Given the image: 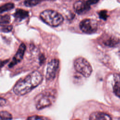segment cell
Masks as SVG:
<instances>
[{
	"label": "cell",
	"instance_id": "6da1fadb",
	"mask_svg": "<svg viewBox=\"0 0 120 120\" xmlns=\"http://www.w3.org/2000/svg\"><path fill=\"white\" fill-rule=\"evenodd\" d=\"M43 80L41 73L35 71L19 80L13 88L14 93L19 96L25 95L40 84Z\"/></svg>",
	"mask_w": 120,
	"mask_h": 120
},
{
	"label": "cell",
	"instance_id": "2e32d148",
	"mask_svg": "<svg viewBox=\"0 0 120 120\" xmlns=\"http://www.w3.org/2000/svg\"><path fill=\"white\" fill-rule=\"evenodd\" d=\"M10 16L8 15H1L0 17V23L1 24H8L10 22Z\"/></svg>",
	"mask_w": 120,
	"mask_h": 120
},
{
	"label": "cell",
	"instance_id": "30bf717a",
	"mask_svg": "<svg viewBox=\"0 0 120 120\" xmlns=\"http://www.w3.org/2000/svg\"><path fill=\"white\" fill-rule=\"evenodd\" d=\"M113 78V91L115 95L120 98V74H115Z\"/></svg>",
	"mask_w": 120,
	"mask_h": 120
},
{
	"label": "cell",
	"instance_id": "52a82bcc",
	"mask_svg": "<svg viewBox=\"0 0 120 120\" xmlns=\"http://www.w3.org/2000/svg\"><path fill=\"white\" fill-rule=\"evenodd\" d=\"M74 9L76 13L82 15L88 12L90 9V6L87 1L78 0L74 4Z\"/></svg>",
	"mask_w": 120,
	"mask_h": 120
},
{
	"label": "cell",
	"instance_id": "5bb4252c",
	"mask_svg": "<svg viewBox=\"0 0 120 120\" xmlns=\"http://www.w3.org/2000/svg\"><path fill=\"white\" fill-rule=\"evenodd\" d=\"M12 119V115L7 111L0 112V120H11Z\"/></svg>",
	"mask_w": 120,
	"mask_h": 120
},
{
	"label": "cell",
	"instance_id": "5b68a950",
	"mask_svg": "<svg viewBox=\"0 0 120 120\" xmlns=\"http://www.w3.org/2000/svg\"><path fill=\"white\" fill-rule=\"evenodd\" d=\"M59 66V60L56 59L52 60L48 63L45 75L47 80H52L55 77Z\"/></svg>",
	"mask_w": 120,
	"mask_h": 120
},
{
	"label": "cell",
	"instance_id": "3957f363",
	"mask_svg": "<svg viewBox=\"0 0 120 120\" xmlns=\"http://www.w3.org/2000/svg\"><path fill=\"white\" fill-rule=\"evenodd\" d=\"M74 65L75 70L85 77H89L92 72V68L88 61L84 58L78 57L76 58Z\"/></svg>",
	"mask_w": 120,
	"mask_h": 120
},
{
	"label": "cell",
	"instance_id": "7a4b0ae2",
	"mask_svg": "<svg viewBox=\"0 0 120 120\" xmlns=\"http://www.w3.org/2000/svg\"><path fill=\"white\" fill-rule=\"evenodd\" d=\"M41 19L46 24L51 26H57L63 21L61 15L52 10H45L40 13Z\"/></svg>",
	"mask_w": 120,
	"mask_h": 120
},
{
	"label": "cell",
	"instance_id": "ffe728a7",
	"mask_svg": "<svg viewBox=\"0 0 120 120\" xmlns=\"http://www.w3.org/2000/svg\"><path fill=\"white\" fill-rule=\"evenodd\" d=\"M99 0H88L87 1V3L90 6L93 4H95L97 3H98L99 1Z\"/></svg>",
	"mask_w": 120,
	"mask_h": 120
},
{
	"label": "cell",
	"instance_id": "277c9868",
	"mask_svg": "<svg viewBox=\"0 0 120 120\" xmlns=\"http://www.w3.org/2000/svg\"><path fill=\"white\" fill-rule=\"evenodd\" d=\"M80 28L82 31L85 33L91 34L96 31L98 24L96 20L86 19L82 21L80 23Z\"/></svg>",
	"mask_w": 120,
	"mask_h": 120
},
{
	"label": "cell",
	"instance_id": "44dd1931",
	"mask_svg": "<svg viewBox=\"0 0 120 120\" xmlns=\"http://www.w3.org/2000/svg\"><path fill=\"white\" fill-rule=\"evenodd\" d=\"M0 106H2V105H4L6 103V100L4 99H3L2 98H0Z\"/></svg>",
	"mask_w": 120,
	"mask_h": 120
},
{
	"label": "cell",
	"instance_id": "9c48e42d",
	"mask_svg": "<svg viewBox=\"0 0 120 120\" xmlns=\"http://www.w3.org/2000/svg\"><path fill=\"white\" fill-rule=\"evenodd\" d=\"M89 120H112V118L105 113L96 112H92L90 115Z\"/></svg>",
	"mask_w": 120,
	"mask_h": 120
},
{
	"label": "cell",
	"instance_id": "4fadbf2b",
	"mask_svg": "<svg viewBox=\"0 0 120 120\" xmlns=\"http://www.w3.org/2000/svg\"><path fill=\"white\" fill-rule=\"evenodd\" d=\"M14 7V4L12 3H6L5 5L1 6L0 7V13H2L4 12H6L8 10H10L13 9Z\"/></svg>",
	"mask_w": 120,
	"mask_h": 120
},
{
	"label": "cell",
	"instance_id": "7402d4cb",
	"mask_svg": "<svg viewBox=\"0 0 120 120\" xmlns=\"http://www.w3.org/2000/svg\"></svg>",
	"mask_w": 120,
	"mask_h": 120
},
{
	"label": "cell",
	"instance_id": "ac0fdd59",
	"mask_svg": "<svg viewBox=\"0 0 120 120\" xmlns=\"http://www.w3.org/2000/svg\"><path fill=\"white\" fill-rule=\"evenodd\" d=\"M99 17L101 19H103L104 20H106V19L108 17L107 11L106 10H101V11H100V12L99 13Z\"/></svg>",
	"mask_w": 120,
	"mask_h": 120
},
{
	"label": "cell",
	"instance_id": "e0dca14e",
	"mask_svg": "<svg viewBox=\"0 0 120 120\" xmlns=\"http://www.w3.org/2000/svg\"><path fill=\"white\" fill-rule=\"evenodd\" d=\"M27 120H47V119L43 117L38 116V115H33L29 117Z\"/></svg>",
	"mask_w": 120,
	"mask_h": 120
},
{
	"label": "cell",
	"instance_id": "8fae6325",
	"mask_svg": "<svg viewBox=\"0 0 120 120\" xmlns=\"http://www.w3.org/2000/svg\"><path fill=\"white\" fill-rule=\"evenodd\" d=\"M120 42V40L114 37H110L105 40L103 42L104 44L108 46L114 47L118 45Z\"/></svg>",
	"mask_w": 120,
	"mask_h": 120
},
{
	"label": "cell",
	"instance_id": "8992f818",
	"mask_svg": "<svg viewBox=\"0 0 120 120\" xmlns=\"http://www.w3.org/2000/svg\"><path fill=\"white\" fill-rule=\"evenodd\" d=\"M25 49L26 46L25 44L24 43H22L19 46L16 53L13 58L12 61L9 63L8 65L9 67L12 68L14 67L15 65H16L18 63L20 62L22 60L23 58Z\"/></svg>",
	"mask_w": 120,
	"mask_h": 120
},
{
	"label": "cell",
	"instance_id": "d6986e66",
	"mask_svg": "<svg viewBox=\"0 0 120 120\" xmlns=\"http://www.w3.org/2000/svg\"><path fill=\"white\" fill-rule=\"evenodd\" d=\"M12 25H8V26H2L1 28V31L4 32H8L10 31L12 29Z\"/></svg>",
	"mask_w": 120,
	"mask_h": 120
},
{
	"label": "cell",
	"instance_id": "7c38bea8",
	"mask_svg": "<svg viewBox=\"0 0 120 120\" xmlns=\"http://www.w3.org/2000/svg\"><path fill=\"white\" fill-rule=\"evenodd\" d=\"M14 15L16 18L21 20L28 17L29 12L23 9H17Z\"/></svg>",
	"mask_w": 120,
	"mask_h": 120
},
{
	"label": "cell",
	"instance_id": "ba28073f",
	"mask_svg": "<svg viewBox=\"0 0 120 120\" xmlns=\"http://www.w3.org/2000/svg\"><path fill=\"white\" fill-rule=\"evenodd\" d=\"M52 97L51 95L45 94L42 96L36 104L37 109L40 110L50 106L52 104Z\"/></svg>",
	"mask_w": 120,
	"mask_h": 120
},
{
	"label": "cell",
	"instance_id": "9a60e30c",
	"mask_svg": "<svg viewBox=\"0 0 120 120\" xmlns=\"http://www.w3.org/2000/svg\"><path fill=\"white\" fill-rule=\"evenodd\" d=\"M41 1V0H26L24 1V4L27 7H33Z\"/></svg>",
	"mask_w": 120,
	"mask_h": 120
}]
</instances>
